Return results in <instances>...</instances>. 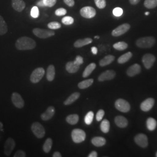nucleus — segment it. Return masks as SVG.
<instances>
[{
    "mask_svg": "<svg viewBox=\"0 0 157 157\" xmlns=\"http://www.w3.org/2000/svg\"><path fill=\"white\" fill-rule=\"evenodd\" d=\"M36 46V43L33 39L29 37H22L17 40L15 47L21 51L33 50Z\"/></svg>",
    "mask_w": 157,
    "mask_h": 157,
    "instance_id": "1",
    "label": "nucleus"
},
{
    "mask_svg": "<svg viewBox=\"0 0 157 157\" xmlns=\"http://www.w3.org/2000/svg\"><path fill=\"white\" fill-rule=\"evenodd\" d=\"M155 41V39L154 37L147 36L137 40L136 44L141 48H150L154 45Z\"/></svg>",
    "mask_w": 157,
    "mask_h": 157,
    "instance_id": "2",
    "label": "nucleus"
},
{
    "mask_svg": "<svg viewBox=\"0 0 157 157\" xmlns=\"http://www.w3.org/2000/svg\"><path fill=\"white\" fill-rule=\"evenodd\" d=\"M45 71L43 67H40L34 69L30 75V80L33 83H37L43 78Z\"/></svg>",
    "mask_w": 157,
    "mask_h": 157,
    "instance_id": "3",
    "label": "nucleus"
},
{
    "mask_svg": "<svg viewBox=\"0 0 157 157\" xmlns=\"http://www.w3.org/2000/svg\"><path fill=\"white\" fill-rule=\"evenodd\" d=\"M71 136L72 140L75 143H80L86 139V135L84 130L80 129H75L72 130Z\"/></svg>",
    "mask_w": 157,
    "mask_h": 157,
    "instance_id": "4",
    "label": "nucleus"
},
{
    "mask_svg": "<svg viewBox=\"0 0 157 157\" xmlns=\"http://www.w3.org/2000/svg\"><path fill=\"white\" fill-rule=\"evenodd\" d=\"M31 129L36 137L39 139H41L45 136V132L44 128L39 122H36L32 124Z\"/></svg>",
    "mask_w": 157,
    "mask_h": 157,
    "instance_id": "5",
    "label": "nucleus"
},
{
    "mask_svg": "<svg viewBox=\"0 0 157 157\" xmlns=\"http://www.w3.org/2000/svg\"><path fill=\"white\" fill-rule=\"evenodd\" d=\"M34 34L40 39H47L55 35V32L50 30L35 28L33 30Z\"/></svg>",
    "mask_w": 157,
    "mask_h": 157,
    "instance_id": "6",
    "label": "nucleus"
},
{
    "mask_svg": "<svg viewBox=\"0 0 157 157\" xmlns=\"http://www.w3.org/2000/svg\"><path fill=\"white\" fill-rule=\"evenodd\" d=\"M115 106L118 111L124 113L129 112L130 110V104L128 101L122 98H119L115 101Z\"/></svg>",
    "mask_w": 157,
    "mask_h": 157,
    "instance_id": "7",
    "label": "nucleus"
},
{
    "mask_svg": "<svg viewBox=\"0 0 157 157\" xmlns=\"http://www.w3.org/2000/svg\"><path fill=\"white\" fill-rule=\"evenodd\" d=\"M130 28V25L129 23H124L118 26L117 28L113 30L112 32V36L119 37L126 33Z\"/></svg>",
    "mask_w": 157,
    "mask_h": 157,
    "instance_id": "8",
    "label": "nucleus"
},
{
    "mask_svg": "<svg viewBox=\"0 0 157 157\" xmlns=\"http://www.w3.org/2000/svg\"><path fill=\"white\" fill-rule=\"evenodd\" d=\"M80 13L81 16L84 18L91 19L95 17L96 15V11L92 6H84L80 10Z\"/></svg>",
    "mask_w": 157,
    "mask_h": 157,
    "instance_id": "9",
    "label": "nucleus"
},
{
    "mask_svg": "<svg viewBox=\"0 0 157 157\" xmlns=\"http://www.w3.org/2000/svg\"><path fill=\"white\" fill-rule=\"evenodd\" d=\"M155 56L151 54H146L142 57V62L146 69H150L155 61Z\"/></svg>",
    "mask_w": 157,
    "mask_h": 157,
    "instance_id": "10",
    "label": "nucleus"
},
{
    "mask_svg": "<svg viewBox=\"0 0 157 157\" xmlns=\"http://www.w3.org/2000/svg\"><path fill=\"white\" fill-rule=\"evenodd\" d=\"M15 141L12 138H8L4 144V154L7 157L10 156L12 152L15 147Z\"/></svg>",
    "mask_w": 157,
    "mask_h": 157,
    "instance_id": "11",
    "label": "nucleus"
},
{
    "mask_svg": "<svg viewBox=\"0 0 157 157\" xmlns=\"http://www.w3.org/2000/svg\"><path fill=\"white\" fill-rule=\"evenodd\" d=\"M11 100L13 105L17 108H22L25 105V101L19 93L14 92L12 93Z\"/></svg>",
    "mask_w": 157,
    "mask_h": 157,
    "instance_id": "12",
    "label": "nucleus"
},
{
    "mask_svg": "<svg viewBox=\"0 0 157 157\" xmlns=\"http://www.w3.org/2000/svg\"><path fill=\"white\" fill-rule=\"evenodd\" d=\"M135 141L136 143L142 148H146L148 144V138L147 136L143 133H140L135 136Z\"/></svg>",
    "mask_w": 157,
    "mask_h": 157,
    "instance_id": "13",
    "label": "nucleus"
},
{
    "mask_svg": "<svg viewBox=\"0 0 157 157\" xmlns=\"http://www.w3.org/2000/svg\"><path fill=\"white\" fill-rule=\"evenodd\" d=\"M116 73L113 70H108L104 72L101 73L98 76V80L100 82H104L105 80H112L115 77Z\"/></svg>",
    "mask_w": 157,
    "mask_h": 157,
    "instance_id": "14",
    "label": "nucleus"
},
{
    "mask_svg": "<svg viewBox=\"0 0 157 157\" xmlns=\"http://www.w3.org/2000/svg\"><path fill=\"white\" fill-rule=\"evenodd\" d=\"M155 103V100L152 98H147L141 104V109L144 112L149 111L154 106Z\"/></svg>",
    "mask_w": 157,
    "mask_h": 157,
    "instance_id": "15",
    "label": "nucleus"
},
{
    "mask_svg": "<svg viewBox=\"0 0 157 157\" xmlns=\"http://www.w3.org/2000/svg\"><path fill=\"white\" fill-rule=\"evenodd\" d=\"M141 71V68L140 66L137 63H135L128 69L126 73L130 77H133L140 73Z\"/></svg>",
    "mask_w": 157,
    "mask_h": 157,
    "instance_id": "16",
    "label": "nucleus"
},
{
    "mask_svg": "<svg viewBox=\"0 0 157 157\" xmlns=\"http://www.w3.org/2000/svg\"><path fill=\"white\" fill-rule=\"evenodd\" d=\"M55 114V108L52 106L48 107L45 112L41 115V118L44 121H47L54 117Z\"/></svg>",
    "mask_w": 157,
    "mask_h": 157,
    "instance_id": "17",
    "label": "nucleus"
},
{
    "mask_svg": "<svg viewBox=\"0 0 157 157\" xmlns=\"http://www.w3.org/2000/svg\"><path fill=\"white\" fill-rule=\"evenodd\" d=\"M12 8L17 12L23 11L26 7V4L23 0H12Z\"/></svg>",
    "mask_w": 157,
    "mask_h": 157,
    "instance_id": "18",
    "label": "nucleus"
},
{
    "mask_svg": "<svg viewBox=\"0 0 157 157\" xmlns=\"http://www.w3.org/2000/svg\"><path fill=\"white\" fill-rule=\"evenodd\" d=\"M115 122L119 128H124L128 124V121L123 116H117L115 118Z\"/></svg>",
    "mask_w": 157,
    "mask_h": 157,
    "instance_id": "19",
    "label": "nucleus"
},
{
    "mask_svg": "<svg viewBox=\"0 0 157 157\" xmlns=\"http://www.w3.org/2000/svg\"><path fill=\"white\" fill-rule=\"evenodd\" d=\"M66 70L67 72L70 73H75L77 72L80 68V66L75 63L74 61L68 62L66 64Z\"/></svg>",
    "mask_w": 157,
    "mask_h": 157,
    "instance_id": "20",
    "label": "nucleus"
},
{
    "mask_svg": "<svg viewBox=\"0 0 157 157\" xmlns=\"http://www.w3.org/2000/svg\"><path fill=\"white\" fill-rule=\"evenodd\" d=\"M93 42L91 38H85L84 39H78L74 43V47L76 48H80L85 45L90 44Z\"/></svg>",
    "mask_w": 157,
    "mask_h": 157,
    "instance_id": "21",
    "label": "nucleus"
},
{
    "mask_svg": "<svg viewBox=\"0 0 157 157\" xmlns=\"http://www.w3.org/2000/svg\"><path fill=\"white\" fill-rule=\"evenodd\" d=\"M56 75V69L55 67L53 65H50L48 66L47 70V79L49 82H52L55 78Z\"/></svg>",
    "mask_w": 157,
    "mask_h": 157,
    "instance_id": "22",
    "label": "nucleus"
},
{
    "mask_svg": "<svg viewBox=\"0 0 157 157\" xmlns=\"http://www.w3.org/2000/svg\"><path fill=\"white\" fill-rule=\"evenodd\" d=\"M80 94L78 92L73 93L67 98L65 101H64V102H63L64 105H69L72 104V103L75 102L78 99V98L80 97Z\"/></svg>",
    "mask_w": 157,
    "mask_h": 157,
    "instance_id": "23",
    "label": "nucleus"
},
{
    "mask_svg": "<svg viewBox=\"0 0 157 157\" xmlns=\"http://www.w3.org/2000/svg\"><path fill=\"white\" fill-rule=\"evenodd\" d=\"M115 60V56L112 55H108L103 58L99 62V65L101 67H105L111 64Z\"/></svg>",
    "mask_w": 157,
    "mask_h": 157,
    "instance_id": "24",
    "label": "nucleus"
},
{
    "mask_svg": "<svg viewBox=\"0 0 157 157\" xmlns=\"http://www.w3.org/2000/svg\"><path fill=\"white\" fill-rule=\"evenodd\" d=\"M91 143L96 147H102L106 144V140L102 137H95L92 139Z\"/></svg>",
    "mask_w": 157,
    "mask_h": 157,
    "instance_id": "25",
    "label": "nucleus"
},
{
    "mask_svg": "<svg viewBox=\"0 0 157 157\" xmlns=\"http://www.w3.org/2000/svg\"><path fill=\"white\" fill-rule=\"evenodd\" d=\"M147 127L150 131H153L156 128L157 122L156 120L153 118H149L147 120Z\"/></svg>",
    "mask_w": 157,
    "mask_h": 157,
    "instance_id": "26",
    "label": "nucleus"
},
{
    "mask_svg": "<svg viewBox=\"0 0 157 157\" xmlns=\"http://www.w3.org/2000/svg\"><path fill=\"white\" fill-rule=\"evenodd\" d=\"M96 67V65L95 63H91L89 64L86 69H84V72L83 73V78H87L90 75L91 73L93 72V71L94 70Z\"/></svg>",
    "mask_w": 157,
    "mask_h": 157,
    "instance_id": "27",
    "label": "nucleus"
},
{
    "mask_svg": "<svg viewBox=\"0 0 157 157\" xmlns=\"http://www.w3.org/2000/svg\"><path fill=\"white\" fill-rule=\"evenodd\" d=\"M133 56V54L131 52H128L124 55L119 57L118 59V62L119 63L122 64L129 61V59Z\"/></svg>",
    "mask_w": 157,
    "mask_h": 157,
    "instance_id": "28",
    "label": "nucleus"
},
{
    "mask_svg": "<svg viewBox=\"0 0 157 157\" xmlns=\"http://www.w3.org/2000/svg\"><path fill=\"white\" fill-rule=\"evenodd\" d=\"M79 117L77 114H71L68 115L66 118V121L68 124L72 125L76 124L78 122Z\"/></svg>",
    "mask_w": 157,
    "mask_h": 157,
    "instance_id": "29",
    "label": "nucleus"
},
{
    "mask_svg": "<svg viewBox=\"0 0 157 157\" xmlns=\"http://www.w3.org/2000/svg\"><path fill=\"white\" fill-rule=\"evenodd\" d=\"M94 82V80L93 78H90L87 80H85L78 84V87L80 89H85L91 86Z\"/></svg>",
    "mask_w": 157,
    "mask_h": 157,
    "instance_id": "30",
    "label": "nucleus"
},
{
    "mask_svg": "<svg viewBox=\"0 0 157 157\" xmlns=\"http://www.w3.org/2000/svg\"><path fill=\"white\" fill-rule=\"evenodd\" d=\"M8 32V26L4 18L0 15V35L2 36Z\"/></svg>",
    "mask_w": 157,
    "mask_h": 157,
    "instance_id": "31",
    "label": "nucleus"
},
{
    "mask_svg": "<svg viewBox=\"0 0 157 157\" xmlns=\"http://www.w3.org/2000/svg\"><path fill=\"white\" fill-rule=\"evenodd\" d=\"M100 129L101 131L104 133H107L109 131L110 124L107 119H104L102 121L100 124Z\"/></svg>",
    "mask_w": 157,
    "mask_h": 157,
    "instance_id": "32",
    "label": "nucleus"
},
{
    "mask_svg": "<svg viewBox=\"0 0 157 157\" xmlns=\"http://www.w3.org/2000/svg\"><path fill=\"white\" fill-rule=\"evenodd\" d=\"M113 47L118 51H124L128 47V44L124 41H119L113 45Z\"/></svg>",
    "mask_w": 157,
    "mask_h": 157,
    "instance_id": "33",
    "label": "nucleus"
},
{
    "mask_svg": "<svg viewBox=\"0 0 157 157\" xmlns=\"http://www.w3.org/2000/svg\"><path fill=\"white\" fill-rule=\"evenodd\" d=\"M52 146V140L50 138H48L46 140L43 147V151L45 152V153H48L50 151L51 149Z\"/></svg>",
    "mask_w": 157,
    "mask_h": 157,
    "instance_id": "34",
    "label": "nucleus"
},
{
    "mask_svg": "<svg viewBox=\"0 0 157 157\" xmlns=\"http://www.w3.org/2000/svg\"><path fill=\"white\" fill-rule=\"evenodd\" d=\"M144 6L148 9H153L157 6V0H145Z\"/></svg>",
    "mask_w": 157,
    "mask_h": 157,
    "instance_id": "35",
    "label": "nucleus"
},
{
    "mask_svg": "<svg viewBox=\"0 0 157 157\" xmlns=\"http://www.w3.org/2000/svg\"><path fill=\"white\" fill-rule=\"evenodd\" d=\"M93 118H94V112L93 111L88 112L84 117V122L86 124L90 125L93 121Z\"/></svg>",
    "mask_w": 157,
    "mask_h": 157,
    "instance_id": "36",
    "label": "nucleus"
},
{
    "mask_svg": "<svg viewBox=\"0 0 157 157\" xmlns=\"http://www.w3.org/2000/svg\"><path fill=\"white\" fill-rule=\"evenodd\" d=\"M62 23L65 25H70L73 24L74 22V19L73 17H65L62 18Z\"/></svg>",
    "mask_w": 157,
    "mask_h": 157,
    "instance_id": "37",
    "label": "nucleus"
},
{
    "mask_svg": "<svg viewBox=\"0 0 157 157\" xmlns=\"http://www.w3.org/2000/svg\"><path fill=\"white\" fill-rule=\"evenodd\" d=\"M47 26L48 28L53 29V30L59 29L61 28V25L57 22H52L49 23Z\"/></svg>",
    "mask_w": 157,
    "mask_h": 157,
    "instance_id": "38",
    "label": "nucleus"
},
{
    "mask_svg": "<svg viewBox=\"0 0 157 157\" xmlns=\"http://www.w3.org/2000/svg\"><path fill=\"white\" fill-rule=\"evenodd\" d=\"M94 2L99 9H104L106 6V0H94Z\"/></svg>",
    "mask_w": 157,
    "mask_h": 157,
    "instance_id": "39",
    "label": "nucleus"
},
{
    "mask_svg": "<svg viewBox=\"0 0 157 157\" xmlns=\"http://www.w3.org/2000/svg\"><path fill=\"white\" fill-rule=\"evenodd\" d=\"M30 14H31V16L34 18H37L39 16V11L37 6H33L32 8Z\"/></svg>",
    "mask_w": 157,
    "mask_h": 157,
    "instance_id": "40",
    "label": "nucleus"
},
{
    "mask_svg": "<svg viewBox=\"0 0 157 157\" xmlns=\"http://www.w3.org/2000/svg\"><path fill=\"white\" fill-rule=\"evenodd\" d=\"M123 13V10L119 7H117L113 9V14L115 17H121Z\"/></svg>",
    "mask_w": 157,
    "mask_h": 157,
    "instance_id": "41",
    "label": "nucleus"
},
{
    "mask_svg": "<svg viewBox=\"0 0 157 157\" xmlns=\"http://www.w3.org/2000/svg\"><path fill=\"white\" fill-rule=\"evenodd\" d=\"M67 10L65 8H62L57 9L55 12V13L56 16H59V17L65 15V14H67Z\"/></svg>",
    "mask_w": 157,
    "mask_h": 157,
    "instance_id": "42",
    "label": "nucleus"
},
{
    "mask_svg": "<svg viewBox=\"0 0 157 157\" xmlns=\"http://www.w3.org/2000/svg\"><path fill=\"white\" fill-rule=\"evenodd\" d=\"M105 115V112L103 109H100L97 113V115H96V119L98 122H100L102 120V118L104 117Z\"/></svg>",
    "mask_w": 157,
    "mask_h": 157,
    "instance_id": "43",
    "label": "nucleus"
},
{
    "mask_svg": "<svg viewBox=\"0 0 157 157\" xmlns=\"http://www.w3.org/2000/svg\"><path fill=\"white\" fill-rule=\"evenodd\" d=\"M44 4L46 6L52 7L55 6L56 2V0H43Z\"/></svg>",
    "mask_w": 157,
    "mask_h": 157,
    "instance_id": "44",
    "label": "nucleus"
},
{
    "mask_svg": "<svg viewBox=\"0 0 157 157\" xmlns=\"http://www.w3.org/2000/svg\"><path fill=\"white\" fill-rule=\"evenodd\" d=\"M74 62L75 63H76L77 65H78L79 66H80L81 65H82L83 63V58L80 56H78L76 57L75 60L74 61Z\"/></svg>",
    "mask_w": 157,
    "mask_h": 157,
    "instance_id": "45",
    "label": "nucleus"
},
{
    "mask_svg": "<svg viewBox=\"0 0 157 157\" xmlns=\"http://www.w3.org/2000/svg\"><path fill=\"white\" fill-rule=\"evenodd\" d=\"M26 156V153L22 150H19L15 154L14 157H25Z\"/></svg>",
    "mask_w": 157,
    "mask_h": 157,
    "instance_id": "46",
    "label": "nucleus"
},
{
    "mask_svg": "<svg viewBox=\"0 0 157 157\" xmlns=\"http://www.w3.org/2000/svg\"><path fill=\"white\" fill-rule=\"evenodd\" d=\"M64 2L69 6H73L75 5V1L74 0H63Z\"/></svg>",
    "mask_w": 157,
    "mask_h": 157,
    "instance_id": "47",
    "label": "nucleus"
},
{
    "mask_svg": "<svg viewBox=\"0 0 157 157\" xmlns=\"http://www.w3.org/2000/svg\"><path fill=\"white\" fill-rule=\"evenodd\" d=\"M140 1V0H129V2L131 5H137L139 4V2Z\"/></svg>",
    "mask_w": 157,
    "mask_h": 157,
    "instance_id": "48",
    "label": "nucleus"
},
{
    "mask_svg": "<svg viewBox=\"0 0 157 157\" xmlns=\"http://www.w3.org/2000/svg\"><path fill=\"white\" fill-rule=\"evenodd\" d=\"M97 156H98L97 152L95 151H93L91 152L90 154L88 155V157H97Z\"/></svg>",
    "mask_w": 157,
    "mask_h": 157,
    "instance_id": "49",
    "label": "nucleus"
},
{
    "mask_svg": "<svg viewBox=\"0 0 157 157\" xmlns=\"http://www.w3.org/2000/svg\"><path fill=\"white\" fill-rule=\"evenodd\" d=\"M37 5L38 6H42V7L45 6L43 0H40L39 2H37Z\"/></svg>",
    "mask_w": 157,
    "mask_h": 157,
    "instance_id": "50",
    "label": "nucleus"
},
{
    "mask_svg": "<svg viewBox=\"0 0 157 157\" xmlns=\"http://www.w3.org/2000/svg\"><path fill=\"white\" fill-rule=\"evenodd\" d=\"M91 52H92V53H93L94 55H96V54H97V52H98V50H97V47H93L91 48Z\"/></svg>",
    "mask_w": 157,
    "mask_h": 157,
    "instance_id": "51",
    "label": "nucleus"
},
{
    "mask_svg": "<svg viewBox=\"0 0 157 157\" xmlns=\"http://www.w3.org/2000/svg\"><path fill=\"white\" fill-rule=\"evenodd\" d=\"M52 157H62V155L59 152L56 151L55 152L53 155H52Z\"/></svg>",
    "mask_w": 157,
    "mask_h": 157,
    "instance_id": "52",
    "label": "nucleus"
},
{
    "mask_svg": "<svg viewBox=\"0 0 157 157\" xmlns=\"http://www.w3.org/2000/svg\"><path fill=\"white\" fill-rule=\"evenodd\" d=\"M2 128H3V124L1 122H0V131L3 130Z\"/></svg>",
    "mask_w": 157,
    "mask_h": 157,
    "instance_id": "53",
    "label": "nucleus"
},
{
    "mask_svg": "<svg viewBox=\"0 0 157 157\" xmlns=\"http://www.w3.org/2000/svg\"><path fill=\"white\" fill-rule=\"evenodd\" d=\"M149 13H150L149 12H146V13H145V15H148Z\"/></svg>",
    "mask_w": 157,
    "mask_h": 157,
    "instance_id": "54",
    "label": "nucleus"
},
{
    "mask_svg": "<svg viewBox=\"0 0 157 157\" xmlns=\"http://www.w3.org/2000/svg\"><path fill=\"white\" fill-rule=\"evenodd\" d=\"M94 38H95V39H99L100 37H99V36H95Z\"/></svg>",
    "mask_w": 157,
    "mask_h": 157,
    "instance_id": "55",
    "label": "nucleus"
},
{
    "mask_svg": "<svg viewBox=\"0 0 157 157\" xmlns=\"http://www.w3.org/2000/svg\"><path fill=\"white\" fill-rule=\"evenodd\" d=\"M156 157H157V153H156Z\"/></svg>",
    "mask_w": 157,
    "mask_h": 157,
    "instance_id": "56",
    "label": "nucleus"
}]
</instances>
